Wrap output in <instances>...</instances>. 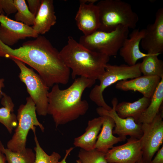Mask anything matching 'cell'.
Listing matches in <instances>:
<instances>
[{
	"label": "cell",
	"instance_id": "obj_1",
	"mask_svg": "<svg viewBox=\"0 0 163 163\" xmlns=\"http://www.w3.org/2000/svg\"><path fill=\"white\" fill-rule=\"evenodd\" d=\"M0 56L16 59L35 69L49 88L68 82L70 70L64 63L59 52L45 37L23 43L13 49L0 40Z\"/></svg>",
	"mask_w": 163,
	"mask_h": 163
},
{
	"label": "cell",
	"instance_id": "obj_2",
	"mask_svg": "<svg viewBox=\"0 0 163 163\" xmlns=\"http://www.w3.org/2000/svg\"><path fill=\"white\" fill-rule=\"evenodd\" d=\"M96 80L82 77L76 78L66 89L54 85L48 95L47 114L51 115L56 128L75 120L88 111L89 105L82 97L85 90L91 87Z\"/></svg>",
	"mask_w": 163,
	"mask_h": 163
},
{
	"label": "cell",
	"instance_id": "obj_3",
	"mask_svg": "<svg viewBox=\"0 0 163 163\" xmlns=\"http://www.w3.org/2000/svg\"><path fill=\"white\" fill-rule=\"evenodd\" d=\"M59 53L65 65L72 70L73 79L79 76L98 79L110 60V57L88 49L71 36L68 37L67 44Z\"/></svg>",
	"mask_w": 163,
	"mask_h": 163
},
{
	"label": "cell",
	"instance_id": "obj_4",
	"mask_svg": "<svg viewBox=\"0 0 163 163\" xmlns=\"http://www.w3.org/2000/svg\"><path fill=\"white\" fill-rule=\"evenodd\" d=\"M96 5L100 17L98 30L110 32L119 26L132 29L136 28L139 18L129 3L121 0H101Z\"/></svg>",
	"mask_w": 163,
	"mask_h": 163
},
{
	"label": "cell",
	"instance_id": "obj_5",
	"mask_svg": "<svg viewBox=\"0 0 163 163\" xmlns=\"http://www.w3.org/2000/svg\"><path fill=\"white\" fill-rule=\"evenodd\" d=\"M140 64V63H137L132 66L125 64L118 66L107 63L104 72L98 78L100 84L95 85L90 92V99L99 107L110 110L112 108L106 103L103 97L104 90L119 81L132 79L141 76Z\"/></svg>",
	"mask_w": 163,
	"mask_h": 163
},
{
	"label": "cell",
	"instance_id": "obj_6",
	"mask_svg": "<svg viewBox=\"0 0 163 163\" xmlns=\"http://www.w3.org/2000/svg\"><path fill=\"white\" fill-rule=\"evenodd\" d=\"M129 29L119 26L113 30L106 32L97 30L88 35L80 37L79 43L88 49L109 57L117 55L126 39Z\"/></svg>",
	"mask_w": 163,
	"mask_h": 163
},
{
	"label": "cell",
	"instance_id": "obj_7",
	"mask_svg": "<svg viewBox=\"0 0 163 163\" xmlns=\"http://www.w3.org/2000/svg\"><path fill=\"white\" fill-rule=\"evenodd\" d=\"M25 104L20 105L17 116L18 125L11 138L7 143V148L18 152L24 151L28 133L38 126L42 132L44 127L38 121L37 117L35 104L29 96L26 98Z\"/></svg>",
	"mask_w": 163,
	"mask_h": 163
},
{
	"label": "cell",
	"instance_id": "obj_8",
	"mask_svg": "<svg viewBox=\"0 0 163 163\" xmlns=\"http://www.w3.org/2000/svg\"><path fill=\"white\" fill-rule=\"evenodd\" d=\"M12 59L19 68V77L27 87L30 97L34 103L36 112L39 116L47 114L48 95L49 88L39 75L33 69L29 68L25 64L16 59Z\"/></svg>",
	"mask_w": 163,
	"mask_h": 163
},
{
	"label": "cell",
	"instance_id": "obj_9",
	"mask_svg": "<svg viewBox=\"0 0 163 163\" xmlns=\"http://www.w3.org/2000/svg\"><path fill=\"white\" fill-rule=\"evenodd\" d=\"M163 110L151 122L142 123V135L139 139L144 163H149L163 142Z\"/></svg>",
	"mask_w": 163,
	"mask_h": 163
},
{
	"label": "cell",
	"instance_id": "obj_10",
	"mask_svg": "<svg viewBox=\"0 0 163 163\" xmlns=\"http://www.w3.org/2000/svg\"><path fill=\"white\" fill-rule=\"evenodd\" d=\"M0 40L10 46L27 37L36 38L39 35L32 27L0 14Z\"/></svg>",
	"mask_w": 163,
	"mask_h": 163
},
{
	"label": "cell",
	"instance_id": "obj_11",
	"mask_svg": "<svg viewBox=\"0 0 163 163\" xmlns=\"http://www.w3.org/2000/svg\"><path fill=\"white\" fill-rule=\"evenodd\" d=\"M113 107L110 110L98 107L96 109L100 116L107 115L111 117L113 120L115 126L113 131V134L117 135L119 136L126 138L127 136L139 139L142 135V123H136L131 117L122 118L117 114L115 110L116 106L118 103L116 98L113 99L111 101Z\"/></svg>",
	"mask_w": 163,
	"mask_h": 163
},
{
	"label": "cell",
	"instance_id": "obj_12",
	"mask_svg": "<svg viewBox=\"0 0 163 163\" xmlns=\"http://www.w3.org/2000/svg\"><path fill=\"white\" fill-rule=\"evenodd\" d=\"M154 22L147 25L141 44L147 54L159 55L163 52V8L157 10Z\"/></svg>",
	"mask_w": 163,
	"mask_h": 163
},
{
	"label": "cell",
	"instance_id": "obj_13",
	"mask_svg": "<svg viewBox=\"0 0 163 163\" xmlns=\"http://www.w3.org/2000/svg\"><path fill=\"white\" fill-rule=\"evenodd\" d=\"M142 157L140 140L132 137L123 144L113 146L105 154L108 163H136Z\"/></svg>",
	"mask_w": 163,
	"mask_h": 163
},
{
	"label": "cell",
	"instance_id": "obj_14",
	"mask_svg": "<svg viewBox=\"0 0 163 163\" xmlns=\"http://www.w3.org/2000/svg\"><path fill=\"white\" fill-rule=\"evenodd\" d=\"M75 20L78 29L84 35H88L97 30L100 21L98 8L94 3L80 2Z\"/></svg>",
	"mask_w": 163,
	"mask_h": 163
},
{
	"label": "cell",
	"instance_id": "obj_15",
	"mask_svg": "<svg viewBox=\"0 0 163 163\" xmlns=\"http://www.w3.org/2000/svg\"><path fill=\"white\" fill-rule=\"evenodd\" d=\"M145 29H135L124 40L119 50L120 55L127 65L133 66L137 61L148 55L141 51L139 45L144 37Z\"/></svg>",
	"mask_w": 163,
	"mask_h": 163
},
{
	"label": "cell",
	"instance_id": "obj_16",
	"mask_svg": "<svg viewBox=\"0 0 163 163\" xmlns=\"http://www.w3.org/2000/svg\"><path fill=\"white\" fill-rule=\"evenodd\" d=\"M161 78L157 76L144 75L118 81L116 89L124 91H138L145 97L151 98L160 83Z\"/></svg>",
	"mask_w": 163,
	"mask_h": 163
},
{
	"label": "cell",
	"instance_id": "obj_17",
	"mask_svg": "<svg viewBox=\"0 0 163 163\" xmlns=\"http://www.w3.org/2000/svg\"><path fill=\"white\" fill-rule=\"evenodd\" d=\"M53 1V0H41L39 11L35 17L32 27L38 35L48 32L56 22Z\"/></svg>",
	"mask_w": 163,
	"mask_h": 163
},
{
	"label": "cell",
	"instance_id": "obj_18",
	"mask_svg": "<svg viewBox=\"0 0 163 163\" xmlns=\"http://www.w3.org/2000/svg\"><path fill=\"white\" fill-rule=\"evenodd\" d=\"M101 116L102 119V126L101 132L97 137L95 149L106 153L114 144L124 141L127 138L114 136L113 131L115 124L113 119L107 115Z\"/></svg>",
	"mask_w": 163,
	"mask_h": 163
},
{
	"label": "cell",
	"instance_id": "obj_19",
	"mask_svg": "<svg viewBox=\"0 0 163 163\" xmlns=\"http://www.w3.org/2000/svg\"><path fill=\"white\" fill-rule=\"evenodd\" d=\"M102 123L101 116L89 120L85 132L80 136L75 138L73 142L75 146L87 151L95 149L96 142L102 127Z\"/></svg>",
	"mask_w": 163,
	"mask_h": 163
},
{
	"label": "cell",
	"instance_id": "obj_20",
	"mask_svg": "<svg viewBox=\"0 0 163 163\" xmlns=\"http://www.w3.org/2000/svg\"><path fill=\"white\" fill-rule=\"evenodd\" d=\"M151 98L143 96L133 102L123 101L117 104L115 111L120 117L123 118L132 117L138 123L139 119L148 107Z\"/></svg>",
	"mask_w": 163,
	"mask_h": 163
},
{
	"label": "cell",
	"instance_id": "obj_21",
	"mask_svg": "<svg viewBox=\"0 0 163 163\" xmlns=\"http://www.w3.org/2000/svg\"><path fill=\"white\" fill-rule=\"evenodd\" d=\"M163 101V77L151 98L148 107L139 119L138 123H143L151 122L162 109Z\"/></svg>",
	"mask_w": 163,
	"mask_h": 163
},
{
	"label": "cell",
	"instance_id": "obj_22",
	"mask_svg": "<svg viewBox=\"0 0 163 163\" xmlns=\"http://www.w3.org/2000/svg\"><path fill=\"white\" fill-rule=\"evenodd\" d=\"M0 108V123L11 133L14 128L18 125L17 116L14 113V105L10 96L3 92Z\"/></svg>",
	"mask_w": 163,
	"mask_h": 163
},
{
	"label": "cell",
	"instance_id": "obj_23",
	"mask_svg": "<svg viewBox=\"0 0 163 163\" xmlns=\"http://www.w3.org/2000/svg\"><path fill=\"white\" fill-rule=\"evenodd\" d=\"M158 55L150 54L143 58L140 63V70L144 75L163 77V61L158 58Z\"/></svg>",
	"mask_w": 163,
	"mask_h": 163
},
{
	"label": "cell",
	"instance_id": "obj_24",
	"mask_svg": "<svg viewBox=\"0 0 163 163\" xmlns=\"http://www.w3.org/2000/svg\"><path fill=\"white\" fill-rule=\"evenodd\" d=\"M0 150L5 155L7 163H34L35 154L30 148L22 152H13L5 148L0 140Z\"/></svg>",
	"mask_w": 163,
	"mask_h": 163
},
{
	"label": "cell",
	"instance_id": "obj_25",
	"mask_svg": "<svg viewBox=\"0 0 163 163\" xmlns=\"http://www.w3.org/2000/svg\"><path fill=\"white\" fill-rule=\"evenodd\" d=\"M17 11L14 17L16 21L28 26L34 24L35 16L29 10L24 0H14Z\"/></svg>",
	"mask_w": 163,
	"mask_h": 163
},
{
	"label": "cell",
	"instance_id": "obj_26",
	"mask_svg": "<svg viewBox=\"0 0 163 163\" xmlns=\"http://www.w3.org/2000/svg\"><path fill=\"white\" fill-rule=\"evenodd\" d=\"M34 134L36 146L34 148L35 158L34 163H57L61 158L60 155L53 152L50 155H48L41 148L36 133V128L32 130Z\"/></svg>",
	"mask_w": 163,
	"mask_h": 163
},
{
	"label": "cell",
	"instance_id": "obj_27",
	"mask_svg": "<svg viewBox=\"0 0 163 163\" xmlns=\"http://www.w3.org/2000/svg\"><path fill=\"white\" fill-rule=\"evenodd\" d=\"M105 153L100 152L96 149L87 151L81 149L78 152L79 163H108L105 158Z\"/></svg>",
	"mask_w": 163,
	"mask_h": 163
},
{
	"label": "cell",
	"instance_id": "obj_28",
	"mask_svg": "<svg viewBox=\"0 0 163 163\" xmlns=\"http://www.w3.org/2000/svg\"><path fill=\"white\" fill-rule=\"evenodd\" d=\"M17 11L14 0H0V14L4 15L5 13L9 15Z\"/></svg>",
	"mask_w": 163,
	"mask_h": 163
},
{
	"label": "cell",
	"instance_id": "obj_29",
	"mask_svg": "<svg viewBox=\"0 0 163 163\" xmlns=\"http://www.w3.org/2000/svg\"><path fill=\"white\" fill-rule=\"evenodd\" d=\"M30 11L36 17L40 8L41 0H27Z\"/></svg>",
	"mask_w": 163,
	"mask_h": 163
},
{
	"label": "cell",
	"instance_id": "obj_30",
	"mask_svg": "<svg viewBox=\"0 0 163 163\" xmlns=\"http://www.w3.org/2000/svg\"><path fill=\"white\" fill-rule=\"evenodd\" d=\"M149 163H163V146L157 151L154 158Z\"/></svg>",
	"mask_w": 163,
	"mask_h": 163
},
{
	"label": "cell",
	"instance_id": "obj_31",
	"mask_svg": "<svg viewBox=\"0 0 163 163\" xmlns=\"http://www.w3.org/2000/svg\"><path fill=\"white\" fill-rule=\"evenodd\" d=\"M74 149V147H71L67 149H66V154L64 158L61 161H59L57 163H67L66 162V160L69 155L70 154L71 152L73 149ZM76 163H79L77 161H76Z\"/></svg>",
	"mask_w": 163,
	"mask_h": 163
},
{
	"label": "cell",
	"instance_id": "obj_32",
	"mask_svg": "<svg viewBox=\"0 0 163 163\" xmlns=\"http://www.w3.org/2000/svg\"><path fill=\"white\" fill-rule=\"evenodd\" d=\"M5 80L3 78L0 79V99L2 98V96L3 92L2 91V89L5 87L4 84Z\"/></svg>",
	"mask_w": 163,
	"mask_h": 163
},
{
	"label": "cell",
	"instance_id": "obj_33",
	"mask_svg": "<svg viewBox=\"0 0 163 163\" xmlns=\"http://www.w3.org/2000/svg\"><path fill=\"white\" fill-rule=\"evenodd\" d=\"M0 163H7L5 156L0 150Z\"/></svg>",
	"mask_w": 163,
	"mask_h": 163
},
{
	"label": "cell",
	"instance_id": "obj_34",
	"mask_svg": "<svg viewBox=\"0 0 163 163\" xmlns=\"http://www.w3.org/2000/svg\"><path fill=\"white\" fill-rule=\"evenodd\" d=\"M97 1H98V0H81L79 1V2L85 3H95L97 2Z\"/></svg>",
	"mask_w": 163,
	"mask_h": 163
},
{
	"label": "cell",
	"instance_id": "obj_35",
	"mask_svg": "<svg viewBox=\"0 0 163 163\" xmlns=\"http://www.w3.org/2000/svg\"><path fill=\"white\" fill-rule=\"evenodd\" d=\"M136 163H144L142 160V158H140Z\"/></svg>",
	"mask_w": 163,
	"mask_h": 163
}]
</instances>
